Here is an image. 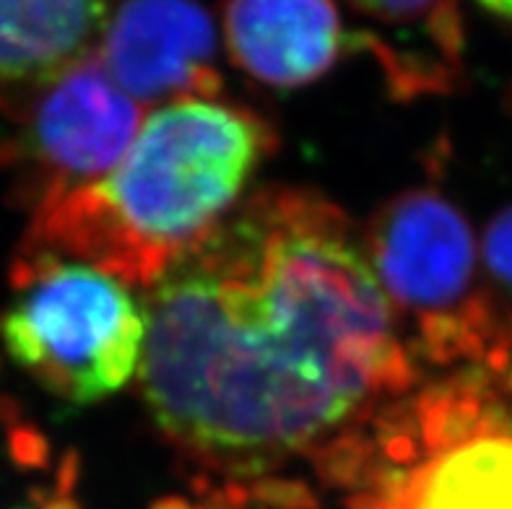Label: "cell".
Wrapping results in <instances>:
<instances>
[{
	"label": "cell",
	"instance_id": "cell-6",
	"mask_svg": "<svg viewBox=\"0 0 512 509\" xmlns=\"http://www.w3.org/2000/svg\"><path fill=\"white\" fill-rule=\"evenodd\" d=\"M19 159L37 185V206L102 180L138 136V104L84 55L19 107Z\"/></svg>",
	"mask_w": 512,
	"mask_h": 509
},
{
	"label": "cell",
	"instance_id": "cell-8",
	"mask_svg": "<svg viewBox=\"0 0 512 509\" xmlns=\"http://www.w3.org/2000/svg\"><path fill=\"white\" fill-rule=\"evenodd\" d=\"M224 32L234 63L276 89L323 78L346 45L336 0H229Z\"/></svg>",
	"mask_w": 512,
	"mask_h": 509
},
{
	"label": "cell",
	"instance_id": "cell-3",
	"mask_svg": "<svg viewBox=\"0 0 512 509\" xmlns=\"http://www.w3.org/2000/svg\"><path fill=\"white\" fill-rule=\"evenodd\" d=\"M13 284L0 341L42 390L89 406L141 372L149 320L120 278L78 260L21 252Z\"/></svg>",
	"mask_w": 512,
	"mask_h": 509
},
{
	"label": "cell",
	"instance_id": "cell-11",
	"mask_svg": "<svg viewBox=\"0 0 512 509\" xmlns=\"http://www.w3.org/2000/svg\"><path fill=\"white\" fill-rule=\"evenodd\" d=\"M484 268L489 289L484 297L492 317V348H512V206L500 211L484 234Z\"/></svg>",
	"mask_w": 512,
	"mask_h": 509
},
{
	"label": "cell",
	"instance_id": "cell-2",
	"mask_svg": "<svg viewBox=\"0 0 512 509\" xmlns=\"http://www.w3.org/2000/svg\"><path fill=\"white\" fill-rule=\"evenodd\" d=\"M266 151V128L250 112L211 99L167 104L112 172L34 211L21 252L159 281L224 219Z\"/></svg>",
	"mask_w": 512,
	"mask_h": 509
},
{
	"label": "cell",
	"instance_id": "cell-4",
	"mask_svg": "<svg viewBox=\"0 0 512 509\" xmlns=\"http://www.w3.org/2000/svg\"><path fill=\"white\" fill-rule=\"evenodd\" d=\"M380 509H512V351L406 406Z\"/></svg>",
	"mask_w": 512,
	"mask_h": 509
},
{
	"label": "cell",
	"instance_id": "cell-7",
	"mask_svg": "<svg viewBox=\"0 0 512 509\" xmlns=\"http://www.w3.org/2000/svg\"><path fill=\"white\" fill-rule=\"evenodd\" d=\"M102 65L133 102L214 91L216 29L198 0H125L102 34Z\"/></svg>",
	"mask_w": 512,
	"mask_h": 509
},
{
	"label": "cell",
	"instance_id": "cell-10",
	"mask_svg": "<svg viewBox=\"0 0 512 509\" xmlns=\"http://www.w3.org/2000/svg\"><path fill=\"white\" fill-rule=\"evenodd\" d=\"M364 21L362 47L409 91L448 86L461 71L458 0H346Z\"/></svg>",
	"mask_w": 512,
	"mask_h": 509
},
{
	"label": "cell",
	"instance_id": "cell-9",
	"mask_svg": "<svg viewBox=\"0 0 512 509\" xmlns=\"http://www.w3.org/2000/svg\"><path fill=\"white\" fill-rule=\"evenodd\" d=\"M110 0H0V102L21 104L86 55Z\"/></svg>",
	"mask_w": 512,
	"mask_h": 509
},
{
	"label": "cell",
	"instance_id": "cell-1",
	"mask_svg": "<svg viewBox=\"0 0 512 509\" xmlns=\"http://www.w3.org/2000/svg\"><path fill=\"white\" fill-rule=\"evenodd\" d=\"M154 419L203 455L310 445L403 377L393 302L325 200L260 193L169 265L146 304Z\"/></svg>",
	"mask_w": 512,
	"mask_h": 509
},
{
	"label": "cell",
	"instance_id": "cell-12",
	"mask_svg": "<svg viewBox=\"0 0 512 509\" xmlns=\"http://www.w3.org/2000/svg\"><path fill=\"white\" fill-rule=\"evenodd\" d=\"M479 3L502 19H512V0H479Z\"/></svg>",
	"mask_w": 512,
	"mask_h": 509
},
{
	"label": "cell",
	"instance_id": "cell-5",
	"mask_svg": "<svg viewBox=\"0 0 512 509\" xmlns=\"http://www.w3.org/2000/svg\"><path fill=\"white\" fill-rule=\"evenodd\" d=\"M370 260L388 299L422 317L437 351L479 361L492 343L476 291V242L463 213L435 190H411L380 211Z\"/></svg>",
	"mask_w": 512,
	"mask_h": 509
}]
</instances>
